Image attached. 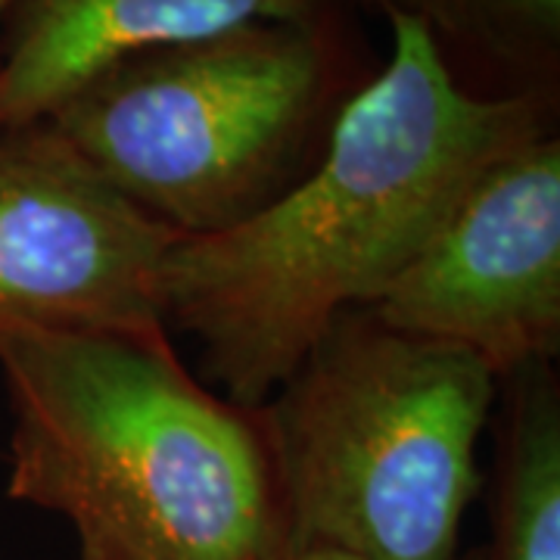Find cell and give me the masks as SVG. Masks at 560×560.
<instances>
[{
    "label": "cell",
    "mask_w": 560,
    "mask_h": 560,
    "mask_svg": "<svg viewBox=\"0 0 560 560\" xmlns=\"http://www.w3.org/2000/svg\"><path fill=\"white\" fill-rule=\"evenodd\" d=\"M389 50L320 162L256 219L178 237L162 275L168 334L202 349L221 396L259 408L327 327L371 308L486 165L558 131L560 97H477L427 25L383 3Z\"/></svg>",
    "instance_id": "cell-1"
},
{
    "label": "cell",
    "mask_w": 560,
    "mask_h": 560,
    "mask_svg": "<svg viewBox=\"0 0 560 560\" xmlns=\"http://www.w3.org/2000/svg\"><path fill=\"white\" fill-rule=\"evenodd\" d=\"M386 3V0H383ZM477 97H560V0H389Z\"/></svg>",
    "instance_id": "cell-9"
},
{
    "label": "cell",
    "mask_w": 560,
    "mask_h": 560,
    "mask_svg": "<svg viewBox=\"0 0 560 560\" xmlns=\"http://www.w3.org/2000/svg\"><path fill=\"white\" fill-rule=\"evenodd\" d=\"M7 495L94 560H293L259 408L212 393L172 334H7Z\"/></svg>",
    "instance_id": "cell-2"
},
{
    "label": "cell",
    "mask_w": 560,
    "mask_h": 560,
    "mask_svg": "<svg viewBox=\"0 0 560 560\" xmlns=\"http://www.w3.org/2000/svg\"><path fill=\"white\" fill-rule=\"evenodd\" d=\"M20 0H0V25L7 22V16L13 13V7H16Z\"/></svg>",
    "instance_id": "cell-11"
},
{
    "label": "cell",
    "mask_w": 560,
    "mask_h": 560,
    "mask_svg": "<svg viewBox=\"0 0 560 560\" xmlns=\"http://www.w3.org/2000/svg\"><path fill=\"white\" fill-rule=\"evenodd\" d=\"M495 401L499 377L477 355L371 308L334 320L259 405L293 555L458 560Z\"/></svg>",
    "instance_id": "cell-4"
},
{
    "label": "cell",
    "mask_w": 560,
    "mask_h": 560,
    "mask_svg": "<svg viewBox=\"0 0 560 560\" xmlns=\"http://www.w3.org/2000/svg\"><path fill=\"white\" fill-rule=\"evenodd\" d=\"M340 7L381 13L383 0H20L0 25V128L44 119L121 54Z\"/></svg>",
    "instance_id": "cell-7"
},
{
    "label": "cell",
    "mask_w": 560,
    "mask_h": 560,
    "mask_svg": "<svg viewBox=\"0 0 560 560\" xmlns=\"http://www.w3.org/2000/svg\"><path fill=\"white\" fill-rule=\"evenodd\" d=\"M293 560H349V558L327 555V551H302V555H293ZM458 560H477V551H464Z\"/></svg>",
    "instance_id": "cell-10"
},
{
    "label": "cell",
    "mask_w": 560,
    "mask_h": 560,
    "mask_svg": "<svg viewBox=\"0 0 560 560\" xmlns=\"http://www.w3.org/2000/svg\"><path fill=\"white\" fill-rule=\"evenodd\" d=\"M371 312L511 377L560 352V131L486 165Z\"/></svg>",
    "instance_id": "cell-6"
},
{
    "label": "cell",
    "mask_w": 560,
    "mask_h": 560,
    "mask_svg": "<svg viewBox=\"0 0 560 560\" xmlns=\"http://www.w3.org/2000/svg\"><path fill=\"white\" fill-rule=\"evenodd\" d=\"M489 541L477 560H560V381L533 364L499 381Z\"/></svg>",
    "instance_id": "cell-8"
},
{
    "label": "cell",
    "mask_w": 560,
    "mask_h": 560,
    "mask_svg": "<svg viewBox=\"0 0 560 560\" xmlns=\"http://www.w3.org/2000/svg\"><path fill=\"white\" fill-rule=\"evenodd\" d=\"M381 66L359 10L340 7L121 54L44 119L140 212L212 237L318 165Z\"/></svg>",
    "instance_id": "cell-3"
},
{
    "label": "cell",
    "mask_w": 560,
    "mask_h": 560,
    "mask_svg": "<svg viewBox=\"0 0 560 560\" xmlns=\"http://www.w3.org/2000/svg\"><path fill=\"white\" fill-rule=\"evenodd\" d=\"M175 243L47 119L0 128V337L168 334L162 275Z\"/></svg>",
    "instance_id": "cell-5"
},
{
    "label": "cell",
    "mask_w": 560,
    "mask_h": 560,
    "mask_svg": "<svg viewBox=\"0 0 560 560\" xmlns=\"http://www.w3.org/2000/svg\"><path fill=\"white\" fill-rule=\"evenodd\" d=\"M79 560H94V558H88V555H79Z\"/></svg>",
    "instance_id": "cell-12"
}]
</instances>
